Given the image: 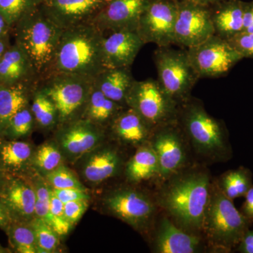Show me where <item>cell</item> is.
I'll list each match as a JSON object with an SVG mask.
<instances>
[{
	"mask_svg": "<svg viewBox=\"0 0 253 253\" xmlns=\"http://www.w3.org/2000/svg\"><path fill=\"white\" fill-rule=\"evenodd\" d=\"M40 81L36 69L18 44L8 48L0 60V84H36Z\"/></svg>",
	"mask_w": 253,
	"mask_h": 253,
	"instance_id": "cell-19",
	"label": "cell"
},
{
	"mask_svg": "<svg viewBox=\"0 0 253 253\" xmlns=\"http://www.w3.org/2000/svg\"><path fill=\"white\" fill-rule=\"evenodd\" d=\"M36 236L38 253H54L59 246L60 236L45 221L35 217L31 221Z\"/></svg>",
	"mask_w": 253,
	"mask_h": 253,
	"instance_id": "cell-34",
	"label": "cell"
},
{
	"mask_svg": "<svg viewBox=\"0 0 253 253\" xmlns=\"http://www.w3.org/2000/svg\"><path fill=\"white\" fill-rule=\"evenodd\" d=\"M126 104L139 113L154 130L177 122L179 106L158 80H135L126 94Z\"/></svg>",
	"mask_w": 253,
	"mask_h": 253,
	"instance_id": "cell-7",
	"label": "cell"
},
{
	"mask_svg": "<svg viewBox=\"0 0 253 253\" xmlns=\"http://www.w3.org/2000/svg\"><path fill=\"white\" fill-rule=\"evenodd\" d=\"M31 106L35 123L44 129H51L59 126V116L53 101L38 87L33 90Z\"/></svg>",
	"mask_w": 253,
	"mask_h": 253,
	"instance_id": "cell-30",
	"label": "cell"
},
{
	"mask_svg": "<svg viewBox=\"0 0 253 253\" xmlns=\"http://www.w3.org/2000/svg\"><path fill=\"white\" fill-rule=\"evenodd\" d=\"M109 126L118 140L134 146L146 142L154 131L139 113L127 106L118 113Z\"/></svg>",
	"mask_w": 253,
	"mask_h": 253,
	"instance_id": "cell-22",
	"label": "cell"
},
{
	"mask_svg": "<svg viewBox=\"0 0 253 253\" xmlns=\"http://www.w3.org/2000/svg\"><path fill=\"white\" fill-rule=\"evenodd\" d=\"M217 186L221 192L232 201L242 197L253 186L252 172L244 167L231 169L221 176Z\"/></svg>",
	"mask_w": 253,
	"mask_h": 253,
	"instance_id": "cell-29",
	"label": "cell"
},
{
	"mask_svg": "<svg viewBox=\"0 0 253 253\" xmlns=\"http://www.w3.org/2000/svg\"><path fill=\"white\" fill-rule=\"evenodd\" d=\"M134 81L130 68H106L95 78L94 84L106 97L126 106V94Z\"/></svg>",
	"mask_w": 253,
	"mask_h": 253,
	"instance_id": "cell-26",
	"label": "cell"
},
{
	"mask_svg": "<svg viewBox=\"0 0 253 253\" xmlns=\"http://www.w3.org/2000/svg\"><path fill=\"white\" fill-rule=\"evenodd\" d=\"M104 37L91 22L64 30L50 74L66 73L95 79L106 69L103 52Z\"/></svg>",
	"mask_w": 253,
	"mask_h": 253,
	"instance_id": "cell-1",
	"label": "cell"
},
{
	"mask_svg": "<svg viewBox=\"0 0 253 253\" xmlns=\"http://www.w3.org/2000/svg\"><path fill=\"white\" fill-rule=\"evenodd\" d=\"M228 42L244 59H253V33L241 32Z\"/></svg>",
	"mask_w": 253,
	"mask_h": 253,
	"instance_id": "cell-39",
	"label": "cell"
},
{
	"mask_svg": "<svg viewBox=\"0 0 253 253\" xmlns=\"http://www.w3.org/2000/svg\"><path fill=\"white\" fill-rule=\"evenodd\" d=\"M178 0H150L138 21L136 32L144 44H174Z\"/></svg>",
	"mask_w": 253,
	"mask_h": 253,
	"instance_id": "cell-10",
	"label": "cell"
},
{
	"mask_svg": "<svg viewBox=\"0 0 253 253\" xmlns=\"http://www.w3.org/2000/svg\"><path fill=\"white\" fill-rule=\"evenodd\" d=\"M35 123H36L31 106L28 105L18 111L14 117L11 118L3 138L7 139H20L21 138L26 137L31 134Z\"/></svg>",
	"mask_w": 253,
	"mask_h": 253,
	"instance_id": "cell-35",
	"label": "cell"
},
{
	"mask_svg": "<svg viewBox=\"0 0 253 253\" xmlns=\"http://www.w3.org/2000/svg\"><path fill=\"white\" fill-rule=\"evenodd\" d=\"M18 44L31 59L40 81L52 70L56 50L62 35L59 27L42 8L41 4L17 23Z\"/></svg>",
	"mask_w": 253,
	"mask_h": 253,
	"instance_id": "cell-4",
	"label": "cell"
},
{
	"mask_svg": "<svg viewBox=\"0 0 253 253\" xmlns=\"http://www.w3.org/2000/svg\"><path fill=\"white\" fill-rule=\"evenodd\" d=\"M154 61L158 81L179 106L191 97V91L200 79L190 62L186 49H174L169 46H158Z\"/></svg>",
	"mask_w": 253,
	"mask_h": 253,
	"instance_id": "cell-8",
	"label": "cell"
},
{
	"mask_svg": "<svg viewBox=\"0 0 253 253\" xmlns=\"http://www.w3.org/2000/svg\"><path fill=\"white\" fill-rule=\"evenodd\" d=\"M144 44L135 31L113 32L105 36L103 52L106 68H130Z\"/></svg>",
	"mask_w": 253,
	"mask_h": 253,
	"instance_id": "cell-18",
	"label": "cell"
},
{
	"mask_svg": "<svg viewBox=\"0 0 253 253\" xmlns=\"http://www.w3.org/2000/svg\"><path fill=\"white\" fill-rule=\"evenodd\" d=\"M200 247L201 239L198 236L186 232L167 218L161 220L155 240L156 253H194Z\"/></svg>",
	"mask_w": 253,
	"mask_h": 253,
	"instance_id": "cell-21",
	"label": "cell"
},
{
	"mask_svg": "<svg viewBox=\"0 0 253 253\" xmlns=\"http://www.w3.org/2000/svg\"><path fill=\"white\" fill-rule=\"evenodd\" d=\"M64 204L61 202L51 189L50 200V211L52 216L53 223L51 227L60 236L67 235L73 225L66 219L63 211Z\"/></svg>",
	"mask_w": 253,
	"mask_h": 253,
	"instance_id": "cell-38",
	"label": "cell"
},
{
	"mask_svg": "<svg viewBox=\"0 0 253 253\" xmlns=\"http://www.w3.org/2000/svg\"><path fill=\"white\" fill-rule=\"evenodd\" d=\"M238 251L241 253H253V229H249L238 245Z\"/></svg>",
	"mask_w": 253,
	"mask_h": 253,
	"instance_id": "cell-44",
	"label": "cell"
},
{
	"mask_svg": "<svg viewBox=\"0 0 253 253\" xmlns=\"http://www.w3.org/2000/svg\"><path fill=\"white\" fill-rule=\"evenodd\" d=\"M45 179L53 189H86L76 174L63 165L46 174Z\"/></svg>",
	"mask_w": 253,
	"mask_h": 253,
	"instance_id": "cell-37",
	"label": "cell"
},
{
	"mask_svg": "<svg viewBox=\"0 0 253 253\" xmlns=\"http://www.w3.org/2000/svg\"><path fill=\"white\" fill-rule=\"evenodd\" d=\"M31 181L36 192V217H39L52 226L53 219L50 211L51 188L41 176H35Z\"/></svg>",
	"mask_w": 253,
	"mask_h": 253,
	"instance_id": "cell-36",
	"label": "cell"
},
{
	"mask_svg": "<svg viewBox=\"0 0 253 253\" xmlns=\"http://www.w3.org/2000/svg\"><path fill=\"white\" fill-rule=\"evenodd\" d=\"M121 166L122 159L116 149L99 146L86 154L81 173L87 182L99 184L116 176Z\"/></svg>",
	"mask_w": 253,
	"mask_h": 253,
	"instance_id": "cell-20",
	"label": "cell"
},
{
	"mask_svg": "<svg viewBox=\"0 0 253 253\" xmlns=\"http://www.w3.org/2000/svg\"><path fill=\"white\" fill-rule=\"evenodd\" d=\"M10 246L15 252L38 253L36 236L31 222L12 221L6 231Z\"/></svg>",
	"mask_w": 253,
	"mask_h": 253,
	"instance_id": "cell-31",
	"label": "cell"
},
{
	"mask_svg": "<svg viewBox=\"0 0 253 253\" xmlns=\"http://www.w3.org/2000/svg\"><path fill=\"white\" fill-rule=\"evenodd\" d=\"M94 82L93 78L60 73L38 82V87L56 106L58 126L83 118Z\"/></svg>",
	"mask_w": 253,
	"mask_h": 253,
	"instance_id": "cell-6",
	"label": "cell"
},
{
	"mask_svg": "<svg viewBox=\"0 0 253 253\" xmlns=\"http://www.w3.org/2000/svg\"><path fill=\"white\" fill-rule=\"evenodd\" d=\"M9 27V26L5 21L4 18L0 14V38H5Z\"/></svg>",
	"mask_w": 253,
	"mask_h": 253,
	"instance_id": "cell-47",
	"label": "cell"
},
{
	"mask_svg": "<svg viewBox=\"0 0 253 253\" xmlns=\"http://www.w3.org/2000/svg\"><path fill=\"white\" fill-rule=\"evenodd\" d=\"M36 84H0V138H3L11 118L29 105Z\"/></svg>",
	"mask_w": 253,
	"mask_h": 253,
	"instance_id": "cell-25",
	"label": "cell"
},
{
	"mask_svg": "<svg viewBox=\"0 0 253 253\" xmlns=\"http://www.w3.org/2000/svg\"><path fill=\"white\" fill-rule=\"evenodd\" d=\"M186 51L200 79L225 76L244 59L228 41L216 35L198 45L188 48Z\"/></svg>",
	"mask_w": 253,
	"mask_h": 253,
	"instance_id": "cell-9",
	"label": "cell"
},
{
	"mask_svg": "<svg viewBox=\"0 0 253 253\" xmlns=\"http://www.w3.org/2000/svg\"><path fill=\"white\" fill-rule=\"evenodd\" d=\"M126 174L132 182L147 180L159 175V164L156 152L151 146H141L126 166Z\"/></svg>",
	"mask_w": 253,
	"mask_h": 253,
	"instance_id": "cell-28",
	"label": "cell"
},
{
	"mask_svg": "<svg viewBox=\"0 0 253 253\" xmlns=\"http://www.w3.org/2000/svg\"><path fill=\"white\" fill-rule=\"evenodd\" d=\"M109 0H42L46 14L63 30L90 22Z\"/></svg>",
	"mask_w": 253,
	"mask_h": 253,
	"instance_id": "cell-16",
	"label": "cell"
},
{
	"mask_svg": "<svg viewBox=\"0 0 253 253\" xmlns=\"http://www.w3.org/2000/svg\"><path fill=\"white\" fill-rule=\"evenodd\" d=\"M42 0H0V14L9 27L41 6Z\"/></svg>",
	"mask_w": 253,
	"mask_h": 253,
	"instance_id": "cell-33",
	"label": "cell"
},
{
	"mask_svg": "<svg viewBox=\"0 0 253 253\" xmlns=\"http://www.w3.org/2000/svg\"><path fill=\"white\" fill-rule=\"evenodd\" d=\"M150 0H109L90 22L101 30L135 31L138 21Z\"/></svg>",
	"mask_w": 253,
	"mask_h": 253,
	"instance_id": "cell-15",
	"label": "cell"
},
{
	"mask_svg": "<svg viewBox=\"0 0 253 253\" xmlns=\"http://www.w3.org/2000/svg\"><path fill=\"white\" fill-rule=\"evenodd\" d=\"M246 1L225 0L211 6L214 35L230 39L243 31Z\"/></svg>",
	"mask_w": 253,
	"mask_h": 253,
	"instance_id": "cell-23",
	"label": "cell"
},
{
	"mask_svg": "<svg viewBox=\"0 0 253 253\" xmlns=\"http://www.w3.org/2000/svg\"><path fill=\"white\" fill-rule=\"evenodd\" d=\"M251 224L218 186L214 191L211 189L203 229L216 247L231 251L239 245Z\"/></svg>",
	"mask_w": 253,
	"mask_h": 253,
	"instance_id": "cell-5",
	"label": "cell"
},
{
	"mask_svg": "<svg viewBox=\"0 0 253 253\" xmlns=\"http://www.w3.org/2000/svg\"><path fill=\"white\" fill-rule=\"evenodd\" d=\"M53 192L63 204L79 200H89L90 196L86 189H53Z\"/></svg>",
	"mask_w": 253,
	"mask_h": 253,
	"instance_id": "cell-41",
	"label": "cell"
},
{
	"mask_svg": "<svg viewBox=\"0 0 253 253\" xmlns=\"http://www.w3.org/2000/svg\"><path fill=\"white\" fill-rule=\"evenodd\" d=\"M104 201L111 214L139 231L147 229L156 212L154 202L147 195L131 188L111 191Z\"/></svg>",
	"mask_w": 253,
	"mask_h": 253,
	"instance_id": "cell-12",
	"label": "cell"
},
{
	"mask_svg": "<svg viewBox=\"0 0 253 253\" xmlns=\"http://www.w3.org/2000/svg\"><path fill=\"white\" fill-rule=\"evenodd\" d=\"M178 123L156 128L153 131L152 146L159 164V176L168 179L184 166L186 153Z\"/></svg>",
	"mask_w": 253,
	"mask_h": 253,
	"instance_id": "cell-14",
	"label": "cell"
},
{
	"mask_svg": "<svg viewBox=\"0 0 253 253\" xmlns=\"http://www.w3.org/2000/svg\"><path fill=\"white\" fill-rule=\"evenodd\" d=\"M34 152L28 141L0 138V167L6 174L26 176Z\"/></svg>",
	"mask_w": 253,
	"mask_h": 253,
	"instance_id": "cell-24",
	"label": "cell"
},
{
	"mask_svg": "<svg viewBox=\"0 0 253 253\" xmlns=\"http://www.w3.org/2000/svg\"><path fill=\"white\" fill-rule=\"evenodd\" d=\"M241 212L251 223H253V186L248 191Z\"/></svg>",
	"mask_w": 253,
	"mask_h": 253,
	"instance_id": "cell-43",
	"label": "cell"
},
{
	"mask_svg": "<svg viewBox=\"0 0 253 253\" xmlns=\"http://www.w3.org/2000/svg\"><path fill=\"white\" fill-rule=\"evenodd\" d=\"M242 32L253 33V0L246 1Z\"/></svg>",
	"mask_w": 253,
	"mask_h": 253,
	"instance_id": "cell-42",
	"label": "cell"
},
{
	"mask_svg": "<svg viewBox=\"0 0 253 253\" xmlns=\"http://www.w3.org/2000/svg\"><path fill=\"white\" fill-rule=\"evenodd\" d=\"M63 157L64 156L56 142L44 143L35 150L31 167L41 173L42 175L45 176L63 165Z\"/></svg>",
	"mask_w": 253,
	"mask_h": 253,
	"instance_id": "cell-32",
	"label": "cell"
},
{
	"mask_svg": "<svg viewBox=\"0 0 253 253\" xmlns=\"http://www.w3.org/2000/svg\"><path fill=\"white\" fill-rule=\"evenodd\" d=\"M103 128L89 120L80 118L59 126L56 142L64 157L75 161L99 147L104 139Z\"/></svg>",
	"mask_w": 253,
	"mask_h": 253,
	"instance_id": "cell-13",
	"label": "cell"
},
{
	"mask_svg": "<svg viewBox=\"0 0 253 253\" xmlns=\"http://www.w3.org/2000/svg\"><path fill=\"white\" fill-rule=\"evenodd\" d=\"M188 1L205 5V6H212L213 5L217 4L218 3L221 2V1H225V0H188Z\"/></svg>",
	"mask_w": 253,
	"mask_h": 253,
	"instance_id": "cell-46",
	"label": "cell"
},
{
	"mask_svg": "<svg viewBox=\"0 0 253 253\" xmlns=\"http://www.w3.org/2000/svg\"><path fill=\"white\" fill-rule=\"evenodd\" d=\"M89 207V200L70 201L63 206L65 217L70 224L77 223Z\"/></svg>",
	"mask_w": 253,
	"mask_h": 253,
	"instance_id": "cell-40",
	"label": "cell"
},
{
	"mask_svg": "<svg viewBox=\"0 0 253 253\" xmlns=\"http://www.w3.org/2000/svg\"><path fill=\"white\" fill-rule=\"evenodd\" d=\"M177 123L199 154L217 161H226L232 156L225 126L211 116L199 100L191 96L179 106Z\"/></svg>",
	"mask_w": 253,
	"mask_h": 253,
	"instance_id": "cell-3",
	"label": "cell"
},
{
	"mask_svg": "<svg viewBox=\"0 0 253 253\" xmlns=\"http://www.w3.org/2000/svg\"><path fill=\"white\" fill-rule=\"evenodd\" d=\"M214 35L211 6L178 0L174 44L188 49Z\"/></svg>",
	"mask_w": 253,
	"mask_h": 253,
	"instance_id": "cell-11",
	"label": "cell"
},
{
	"mask_svg": "<svg viewBox=\"0 0 253 253\" xmlns=\"http://www.w3.org/2000/svg\"><path fill=\"white\" fill-rule=\"evenodd\" d=\"M125 107L106 97L94 84L82 118L104 127L109 126Z\"/></svg>",
	"mask_w": 253,
	"mask_h": 253,
	"instance_id": "cell-27",
	"label": "cell"
},
{
	"mask_svg": "<svg viewBox=\"0 0 253 253\" xmlns=\"http://www.w3.org/2000/svg\"><path fill=\"white\" fill-rule=\"evenodd\" d=\"M212 186L207 173H187L174 178L163 189L159 203L176 225L184 230L203 229Z\"/></svg>",
	"mask_w": 253,
	"mask_h": 253,
	"instance_id": "cell-2",
	"label": "cell"
},
{
	"mask_svg": "<svg viewBox=\"0 0 253 253\" xmlns=\"http://www.w3.org/2000/svg\"><path fill=\"white\" fill-rule=\"evenodd\" d=\"M7 49V46H6V42L4 41V38H0V60Z\"/></svg>",
	"mask_w": 253,
	"mask_h": 253,
	"instance_id": "cell-49",
	"label": "cell"
},
{
	"mask_svg": "<svg viewBox=\"0 0 253 253\" xmlns=\"http://www.w3.org/2000/svg\"><path fill=\"white\" fill-rule=\"evenodd\" d=\"M0 198L12 221L31 222L36 217V192L26 176L9 174L0 191Z\"/></svg>",
	"mask_w": 253,
	"mask_h": 253,
	"instance_id": "cell-17",
	"label": "cell"
},
{
	"mask_svg": "<svg viewBox=\"0 0 253 253\" xmlns=\"http://www.w3.org/2000/svg\"><path fill=\"white\" fill-rule=\"evenodd\" d=\"M11 222H12V219L10 215L9 211L0 198V229L5 232Z\"/></svg>",
	"mask_w": 253,
	"mask_h": 253,
	"instance_id": "cell-45",
	"label": "cell"
},
{
	"mask_svg": "<svg viewBox=\"0 0 253 253\" xmlns=\"http://www.w3.org/2000/svg\"><path fill=\"white\" fill-rule=\"evenodd\" d=\"M8 176H9V174H6L0 167V191H1L3 186H4L5 182H6V179H7Z\"/></svg>",
	"mask_w": 253,
	"mask_h": 253,
	"instance_id": "cell-48",
	"label": "cell"
},
{
	"mask_svg": "<svg viewBox=\"0 0 253 253\" xmlns=\"http://www.w3.org/2000/svg\"><path fill=\"white\" fill-rule=\"evenodd\" d=\"M9 252L10 251L9 249H5V248L1 246V245L0 244V253H6Z\"/></svg>",
	"mask_w": 253,
	"mask_h": 253,
	"instance_id": "cell-50",
	"label": "cell"
}]
</instances>
